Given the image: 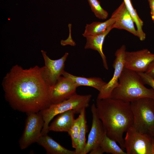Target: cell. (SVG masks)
Wrapping results in <instances>:
<instances>
[{
  "mask_svg": "<svg viewBox=\"0 0 154 154\" xmlns=\"http://www.w3.org/2000/svg\"><path fill=\"white\" fill-rule=\"evenodd\" d=\"M71 80L77 87L81 86L91 87L100 91L107 83L100 77L85 78L74 75L65 71L62 75Z\"/></svg>",
  "mask_w": 154,
  "mask_h": 154,
  "instance_id": "obj_18",
  "label": "cell"
},
{
  "mask_svg": "<svg viewBox=\"0 0 154 154\" xmlns=\"http://www.w3.org/2000/svg\"><path fill=\"white\" fill-rule=\"evenodd\" d=\"M76 114L73 110L67 111L58 115L49 125V131L68 132L74 122L75 115Z\"/></svg>",
  "mask_w": 154,
  "mask_h": 154,
  "instance_id": "obj_14",
  "label": "cell"
},
{
  "mask_svg": "<svg viewBox=\"0 0 154 154\" xmlns=\"http://www.w3.org/2000/svg\"><path fill=\"white\" fill-rule=\"evenodd\" d=\"M119 8L118 7L113 13L110 18L103 22H93L90 24H87L83 36L86 37L102 33L105 32L116 20L119 14Z\"/></svg>",
  "mask_w": 154,
  "mask_h": 154,
  "instance_id": "obj_16",
  "label": "cell"
},
{
  "mask_svg": "<svg viewBox=\"0 0 154 154\" xmlns=\"http://www.w3.org/2000/svg\"><path fill=\"white\" fill-rule=\"evenodd\" d=\"M126 49L125 46L123 44L116 51L115 54V58L113 64L114 69L113 76L99 92L97 99L110 98L112 91L117 86L119 78L124 68V57Z\"/></svg>",
  "mask_w": 154,
  "mask_h": 154,
  "instance_id": "obj_10",
  "label": "cell"
},
{
  "mask_svg": "<svg viewBox=\"0 0 154 154\" xmlns=\"http://www.w3.org/2000/svg\"><path fill=\"white\" fill-rule=\"evenodd\" d=\"M113 25L103 33L86 37V42L84 46L85 49H90L98 52L102 58L104 66L107 70L108 66L106 57L103 51V46L105 37L113 29Z\"/></svg>",
  "mask_w": 154,
  "mask_h": 154,
  "instance_id": "obj_15",
  "label": "cell"
},
{
  "mask_svg": "<svg viewBox=\"0 0 154 154\" xmlns=\"http://www.w3.org/2000/svg\"><path fill=\"white\" fill-rule=\"evenodd\" d=\"M138 73L140 76L144 84L150 86L154 90V79L145 72Z\"/></svg>",
  "mask_w": 154,
  "mask_h": 154,
  "instance_id": "obj_24",
  "label": "cell"
},
{
  "mask_svg": "<svg viewBox=\"0 0 154 154\" xmlns=\"http://www.w3.org/2000/svg\"><path fill=\"white\" fill-rule=\"evenodd\" d=\"M92 96L91 94L80 95L76 93L69 98L58 103L52 104L40 112L44 122L42 135L48 134L49 123L54 117L71 110H74L76 114H80L83 109L89 106Z\"/></svg>",
  "mask_w": 154,
  "mask_h": 154,
  "instance_id": "obj_4",
  "label": "cell"
},
{
  "mask_svg": "<svg viewBox=\"0 0 154 154\" xmlns=\"http://www.w3.org/2000/svg\"><path fill=\"white\" fill-rule=\"evenodd\" d=\"M154 60V54L147 49L126 51L124 57V68L137 73L145 72Z\"/></svg>",
  "mask_w": 154,
  "mask_h": 154,
  "instance_id": "obj_8",
  "label": "cell"
},
{
  "mask_svg": "<svg viewBox=\"0 0 154 154\" xmlns=\"http://www.w3.org/2000/svg\"><path fill=\"white\" fill-rule=\"evenodd\" d=\"M150 13L152 19L154 23V12Z\"/></svg>",
  "mask_w": 154,
  "mask_h": 154,
  "instance_id": "obj_28",
  "label": "cell"
},
{
  "mask_svg": "<svg viewBox=\"0 0 154 154\" xmlns=\"http://www.w3.org/2000/svg\"><path fill=\"white\" fill-rule=\"evenodd\" d=\"M77 87L68 78L61 76L55 84L49 88L48 95L52 104L66 100L76 94Z\"/></svg>",
  "mask_w": 154,
  "mask_h": 154,
  "instance_id": "obj_12",
  "label": "cell"
},
{
  "mask_svg": "<svg viewBox=\"0 0 154 154\" xmlns=\"http://www.w3.org/2000/svg\"><path fill=\"white\" fill-rule=\"evenodd\" d=\"M85 109H83L79 114L81 118L80 127L78 144L75 150L76 154H82L86 145V136L87 127Z\"/></svg>",
  "mask_w": 154,
  "mask_h": 154,
  "instance_id": "obj_19",
  "label": "cell"
},
{
  "mask_svg": "<svg viewBox=\"0 0 154 154\" xmlns=\"http://www.w3.org/2000/svg\"><path fill=\"white\" fill-rule=\"evenodd\" d=\"M91 110L92 116V126L82 154H86L92 150L100 147L106 134L102 122L99 117L96 105L94 104L92 105Z\"/></svg>",
  "mask_w": 154,
  "mask_h": 154,
  "instance_id": "obj_11",
  "label": "cell"
},
{
  "mask_svg": "<svg viewBox=\"0 0 154 154\" xmlns=\"http://www.w3.org/2000/svg\"><path fill=\"white\" fill-rule=\"evenodd\" d=\"M48 154H76L75 150L68 149L54 140L47 134L42 135L37 142Z\"/></svg>",
  "mask_w": 154,
  "mask_h": 154,
  "instance_id": "obj_17",
  "label": "cell"
},
{
  "mask_svg": "<svg viewBox=\"0 0 154 154\" xmlns=\"http://www.w3.org/2000/svg\"><path fill=\"white\" fill-rule=\"evenodd\" d=\"M152 136L141 132L133 126L126 132L124 146L127 154H152Z\"/></svg>",
  "mask_w": 154,
  "mask_h": 154,
  "instance_id": "obj_6",
  "label": "cell"
},
{
  "mask_svg": "<svg viewBox=\"0 0 154 154\" xmlns=\"http://www.w3.org/2000/svg\"><path fill=\"white\" fill-rule=\"evenodd\" d=\"M145 73L154 79V60L151 63Z\"/></svg>",
  "mask_w": 154,
  "mask_h": 154,
  "instance_id": "obj_25",
  "label": "cell"
},
{
  "mask_svg": "<svg viewBox=\"0 0 154 154\" xmlns=\"http://www.w3.org/2000/svg\"><path fill=\"white\" fill-rule=\"evenodd\" d=\"M25 128L19 140L20 149H27L32 144L37 143L42 135L44 122L40 113L31 112L27 113Z\"/></svg>",
  "mask_w": 154,
  "mask_h": 154,
  "instance_id": "obj_7",
  "label": "cell"
},
{
  "mask_svg": "<svg viewBox=\"0 0 154 154\" xmlns=\"http://www.w3.org/2000/svg\"><path fill=\"white\" fill-rule=\"evenodd\" d=\"M151 9L150 13L154 12V0H147Z\"/></svg>",
  "mask_w": 154,
  "mask_h": 154,
  "instance_id": "obj_26",
  "label": "cell"
},
{
  "mask_svg": "<svg viewBox=\"0 0 154 154\" xmlns=\"http://www.w3.org/2000/svg\"><path fill=\"white\" fill-rule=\"evenodd\" d=\"M133 126L141 132L149 134L154 131V99L140 98L130 102Z\"/></svg>",
  "mask_w": 154,
  "mask_h": 154,
  "instance_id": "obj_5",
  "label": "cell"
},
{
  "mask_svg": "<svg viewBox=\"0 0 154 154\" xmlns=\"http://www.w3.org/2000/svg\"><path fill=\"white\" fill-rule=\"evenodd\" d=\"M44 60L43 76L49 88L54 86L62 75L64 70L65 63L69 53L66 52L61 58L55 60L50 59L46 52L41 50Z\"/></svg>",
  "mask_w": 154,
  "mask_h": 154,
  "instance_id": "obj_9",
  "label": "cell"
},
{
  "mask_svg": "<svg viewBox=\"0 0 154 154\" xmlns=\"http://www.w3.org/2000/svg\"><path fill=\"white\" fill-rule=\"evenodd\" d=\"M81 118L80 115L75 119L73 124L68 133L70 136L72 147L76 149L77 147L80 130Z\"/></svg>",
  "mask_w": 154,
  "mask_h": 154,
  "instance_id": "obj_22",
  "label": "cell"
},
{
  "mask_svg": "<svg viewBox=\"0 0 154 154\" xmlns=\"http://www.w3.org/2000/svg\"><path fill=\"white\" fill-rule=\"evenodd\" d=\"M125 6L132 17L137 27L138 34V38L141 41L144 40L146 38V34L142 28L143 22L138 16L136 10L133 7L131 0H123Z\"/></svg>",
  "mask_w": 154,
  "mask_h": 154,
  "instance_id": "obj_20",
  "label": "cell"
},
{
  "mask_svg": "<svg viewBox=\"0 0 154 154\" xmlns=\"http://www.w3.org/2000/svg\"><path fill=\"white\" fill-rule=\"evenodd\" d=\"M119 11L118 17L113 25V29H123L138 37V34L135 29L134 22L127 10L123 1L119 6Z\"/></svg>",
  "mask_w": 154,
  "mask_h": 154,
  "instance_id": "obj_13",
  "label": "cell"
},
{
  "mask_svg": "<svg viewBox=\"0 0 154 154\" xmlns=\"http://www.w3.org/2000/svg\"><path fill=\"white\" fill-rule=\"evenodd\" d=\"M144 85L138 73L124 68L110 98L129 102L144 98L154 99V90Z\"/></svg>",
  "mask_w": 154,
  "mask_h": 154,
  "instance_id": "obj_3",
  "label": "cell"
},
{
  "mask_svg": "<svg viewBox=\"0 0 154 154\" xmlns=\"http://www.w3.org/2000/svg\"><path fill=\"white\" fill-rule=\"evenodd\" d=\"M151 153L154 154V136H152L151 142Z\"/></svg>",
  "mask_w": 154,
  "mask_h": 154,
  "instance_id": "obj_27",
  "label": "cell"
},
{
  "mask_svg": "<svg viewBox=\"0 0 154 154\" xmlns=\"http://www.w3.org/2000/svg\"><path fill=\"white\" fill-rule=\"evenodd\" d=\"M92 11L95 16L100 19H106L108 14L101 6L100 2L98 0H87Z\"/></svg>",
  "mask_w": 154,
  "mask_h": 154,
  "instance_id": "obj_23",
  "label": "cell"
},
{
  "mask_svg": "<svg viewBox=\"0 0 154 154\" xmlns=\"http://www.w3.org/2000/svg\"><path fill=\"white\" fill-rule=\"evenodd\" d=\"M117 142L107 136L104 135L100 145L103 153L112 154H127L121 147L117 144Z\"/></svg>",
  "mask_w": 154,
  "mask_h": 154,
  "instance_id": "obj_21",
  "label": "cell"
},
{
  "mask_svg": "<svg viewBox=\"0 0 154 154\" xmlns=\"http://www.w3.org/2000/svg\"><path fill=\"white\" fill-rule=\"evenodd\" d=\"M96 106L106 135L125 151L123 135L133 121L130 102L111 98L97 99Z\"/></svg>",
  "mask_w": 154,
  "mask_h": 154,
  "instance_id": "obj_2",
  "label": "cell"
},
{
  "mask_svg": "<svg viewBox=\"0 0 154 154\" xmlns=\"http://www.w3.org/2000/svg\"><path fill=\"white\" fill-rule=\"evenodd\" d=\"M43 70V66L24 69L16 64L6 74L2 86L5 98L13 109L26 113L39 112L52 104Z\"/></svg>",
  "mask_w": 154,
  "mask_h": 154,
  "instance_id": "obj_1",
  "label": "cell"
},
{
  "mask_svg": "<svg viewBox=\"0 0 154 154\" xmlns=\"http://www.w3.org/2000/svg\"><path fill=\"white\" fill-rule=\"evenodd\" d=\"M151 135L154 136V131L152 132L151 134Z\"/></svg>",
  "mask_w": 154,
  "mask_h": 154,
  "instance_id": "obj_29",
  "label": "cell"
}]
</instances>
